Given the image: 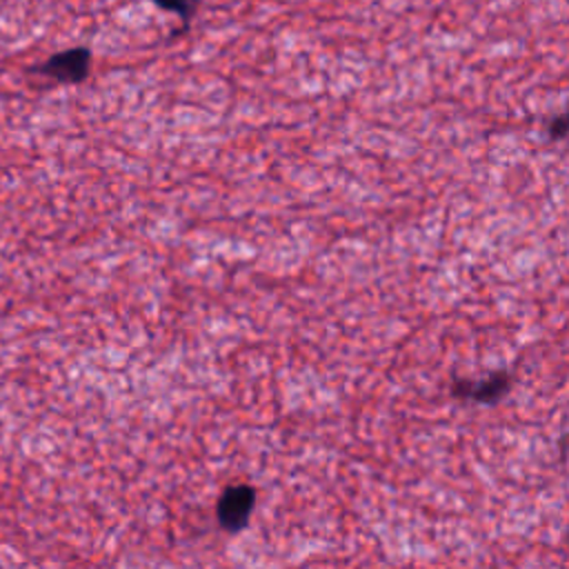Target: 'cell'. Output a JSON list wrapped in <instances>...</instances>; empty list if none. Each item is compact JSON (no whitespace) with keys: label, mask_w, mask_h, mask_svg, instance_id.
<instances>
[{"label":"cell","mask_w":569,"mask_h":569,"mask_svg":"<svg viewBox=\"0 0 569 569\" xmlns=\"http://www.w3.org/2000/svg\"><path fill=\"white\" fill-rule=\"evenodd\" d=\"M253 507H256V489L251 485L247 482L229 485L216 502L218 525L229 533H238L240 529L247 527Z\"/></svg>","instance_id":"obj_1"},{"label":"cell","mask_w":569,"mask_h":569,"mask_svg":"<svg viewBox=\"0 0 569 569\" xmlns=\"http://www.w3.org/2000/svg\"><path fill=\"white\" fill-rule=\"evenodd\" d=\"M158 9L162 11H169V13H176L182 22V29L189 27L191 18L196 16L198 7H200V0H151Z\"/></svg>","instance_id":"obj_4"},{"label":"cell","mask_w":569,"mask_h":569,"mask_svg":"<svg viewBox=\"0 0 569 569\" xmlns=\"http://www.w3.org/2000/svg\"><path fill=\"white\" fill-rule=\"evenodd\" d=\"M569 133V111H562L558 116H553L549 122H547V136L551 140H560Z\"/></svg>","instance_id":"obj_5"},{"label":"cell","mask_w":569,"mask_h":569,"mask_svg":"<svg viewBox=\"0 0 569 569\" xmlns=\"http://www.w3.org/2000/svg\"><path fill=\"white\" fill-rule=\"evenodd\" d=\"M513 378L509 371H496L480 380L458 378L451 382V396L460 400H473L478 405H493L511 391Z\"/></svg>","instance_id":"obj_3"},{"label":"cell","mask_w":569,"mask_h":569,"mask_svg":"<svg viewBox=\"0 0 569 569\" xmlns=\"http://www.w3.org/2000/svg\"><path fill=\"white\" fill-rule=\"evenodd\" d=\"M91 51L87 47H71L49 56L44 62L33 67L38 76H47L62 84H78L89 76Z\"/></svg>","instance_id":"obj_2"}]
</instances>
